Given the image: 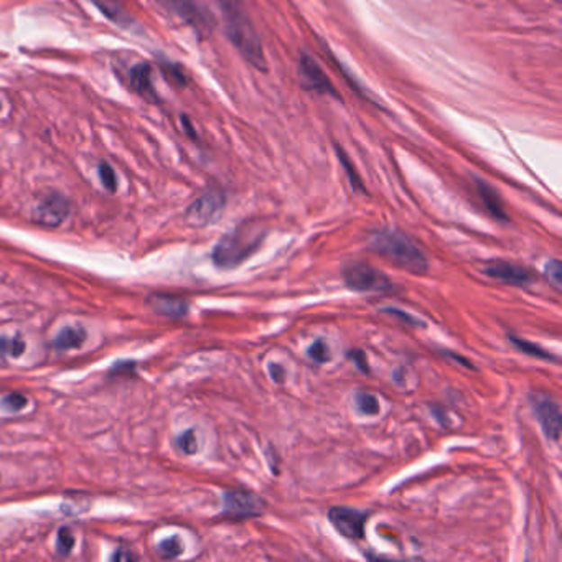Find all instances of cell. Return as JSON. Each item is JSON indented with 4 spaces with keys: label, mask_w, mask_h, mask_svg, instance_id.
<instances>
[{
    "label": "cell",
    "mask_w": 562,
    "mask_h": 562,
    "mask_svg": "<svg viewBox=\"0 0 562 562\" xmlns=\"http://www.w3.org/2000/svg\"><path fill=\"white\" fill-rule=\"evenodd\" d=\"M216 5L223 15L224 30L234 49L240 51V55L252 68L266 71L267 59L262 49L261 39L256 33L241 0H216Z\"/></svg>",
    "instance_id": "cell-1"
},
{
    "label": "cell",
    "mask_w": 562,
    "mask_h": 562,
    "mask_svg": "<svg viewBox=\"0 0 562 562\" xmlns=\"http://www.w3.org/2000/svg\"><path fill=\"white\" fill-rule=\"evenodd\" d=\"M267 230L259 222H244L224 234L214 246L212 258L220 269H234L261 248Z\"/></svg>",
    "instance_id": "cell-2"
},
{
    "label": "cell",
    "mask_w": 562,
    "mask_h": 562,
    "mask_svg": "<svg viewBox=\"0 0 562 562\" xmlns=\"http://www.w3.org/2000/svg\"><path fill=\"white\" fill-rule=\"evenodd\" d=\"M368 248L411 274H424L429 269L424 251L406 233L396 230L375 231L369 238Z\"/></svg>",
    "instance_id": "cell-3"
},
{
    "label": "cell",
    "mask_w": 562,
    "mask_h": 562,
    "mask_svg": "<svg viewBox=\"0 0 562 562\" xmlns=\"http://www.w3.org/2000/svg\"><path fill=\"white\" fill-rule=\"evenodd\" d=\"M154 2L167 15H172L174 19L188 25L200 37L210 35V32L213 29V19L210 12L200 4V0H154Z\"/></svg>",
    "instance_id": "cell-4"
},
{
    "label": "cell",
    "mask_w": 562,
    "mask_h": 562,
    "mask_svg": "<svg viewBox=\"0 0 562 562\" xmlns=\"http://www.w3.org/2000/svg\"><path fill=\"white\" fill-rule=\"evenodd\" d=\"M343 281L355 292H389L393 289L388 276L368 262H349L343 269Z\"/></svg>",
    "instance_id": "cell-5"
},
{
    "label": "cell",
    "mask_w": 562,
    "mask_h": 562,
    "mask_svg": "<svg viewBox=\"0 0 562 562\" xmlns=\"http://www.w3.org/2000/svg\"><path fill=\"white\" fill-rule=\"evenodd\" d=\"M224 514L231 520L258 518L266 510V502L249 490H230L223 494Z\"/></svg>",
    "instance_id": "cell-6"
},
{
    "label": "cell",
    "mask_w": 562,
    "mask_h": 562,
    "mask_svg": "<svg viewBox=\"0 0 562 562\" xmlns=\"http://www.w3.org/2000/svg\"><path fill=\"white\" fill-rule=\"evenodd\" d=\"M224 204L226 196L223 192L218 188H212L190 204V208L186 210V222L194 226L213 223L220 218V214L223 213Z\"/></svg>",
    "instance_id": "cell-7"
},
{
    "label": "cell",
    "mask_w": 562,
    "mask_h": 562,
    "mask_svg": "<svg viewBox=\"0 0 562 562\" xmlns=\"http://www.w3.org/2000/svg\"><path fill=\"white\" fill-rule=\"evenodd\" d=\"M329 520L343 538H349L353 541H359L365 538L368 513L347 506H333L329 512Z\"/></svg>",
    "instance_id": "cell-8"
},
{
    "label": "cell",
    "mask_w": 562,
    "mask_h": 562,
    "mask_svg": "<svg viewBox=\"0 0 562 562\" xmlns=\"http://www.w3.org/2000/svg\"><path fill=\"white\" fill-rule=\"evenodd\" d=\"M299 79H301L302 86L307 91H313L319 95H327V96L339 99V93L335 86L331 85L329 77L325 75V71L322 69L321 65L312 59L311 55L302 53L299 59Z\"/></svg>",
    "instance_id": "cell-9"
},
{
    "label": "cell",
    "mask_w": 562,
    "mask_h": 562,
    "mask_svg": "<svg viewBox=\"0 0 562 562\" xmlns=\"http://www.w3.org/2000/svg\"><path fill=\"white\" fill-rule=\"evenodd\" d=\"M531 406H533L536 419L543 427L544 434L554 442L559 440L561 437V407L549 396L533 394L531 396Z\"/></svg>",
    "instance_id": "cell-10"
},
{
    "label": "cell",
    "mask_w": 562,
    "mask_h": 562,
    "mask_svg": "<svg viewBox=\"0 0 562 562\" xmlns=\"http://www.w3.org/2000/svg\"><path fill=\"white\" fill-rule=\"evenodd\" d=\"M482 271H484L485 276L492 277L494 281L512 284V286H520V287L530 286V284H533L536 281V276L528 267L518 266V264H513V262L502 261V259L486 262Z\"/></svg>",
    "instance_id": "cell-11"
},
{
    "label": "cell",
    "mask_w": 562,
    "mask_h": 562,
    "mask_svg": "<svg viewBox=\"0 0 562 562\" xmlns=\"http://www.w3.org/2000/svg\"><path fill=\"white\" fill-rule=\"evenodd\" d=\"M69 214L68 200L61 195H50L41 200V204L33 212V222L55 228L67 220Z\"/></svg>",
    "instance_id": "cell-12"
},
{
    "label": "cell",
    "mask_w": 562,
    "mask_h": 562,
    "mask_svg": "<svg viewBox=\"0 0 562 562\" xmlns=\"http://www.w3.org/2000/svg\"><path fill=\"white\" fill-rule=\"evenodd\" d=\"M131 86L137 95L146 97L150 103H157L156 86L152 81V68L147 63H137L131 68Z\"/></svg>",
    "instance_id": "cell-13"
},
{
    "label": "cell",
    "mask_w": 562,
    "mask_h": 562,
    "mask_svg": "<svg viewBox=\"0 0 562 562\" xmlns=\"http://www.w3.org/2000/svg\"><path fill=\"white\" fill-rule=\"evenodd\" d=\"M149 305L160 315L170 317V319H182L188 313V304L180 297L174 295H164V294H156L149 297Z\"/></svg>",
    "instance_id": "cell-14"
},
{
    "label": "cell",
    "mask_w": 562,
    "mask_h": 562,
    "mask_svg": "<svg viewBox=\"0 0 562 562\" xmlns=\"http://www.w3.org/2000/svg\"><path fill=\"white\" fill-rule=\"evenodd\" d=\"M476 188H478V194L484 202L485 208L490 212V214L500 222H508V214L504 212L502 198L494 186L486 184V182H482V180H476Z\"/></svg>",
    "instance_id": "cell-15"
},
{
    "label": "cell",
    "mask_w": 562,
    "mask_h": 562,
    "mask_svg": "<svg viewBox=\"0 0 562 562\" xmlns=\"http://www.w3.org/2000/svg\"><path fill=\"white\" fill-rule=\"evenodd\" d=\"M91 4H95L97 9L104 14V17L114 22L121 27H131L134 25V20L131 19V15L127 14L121 0H89Z\"/></svg>",
    "instance_id": "cell-16"
},
{
    "label": "cell",
    "mask_w": 562,
    "mask_h": 562,
    "mask_svg": "<svg viewBox=\"0 0 562 562\" xmlns=\"http://www.w3.org/2000/svg\"><path fill=\"white\" fill-rule=\"evenodd\" d=\"M86 340V330L83 327H65L57 335L53 347L57 349H73L83 347Z\"/></svg>",
    "instance_id": "cell-17"
},
{
    "label": "cell",
    "mask_w": 562,
    "mask_h": 562,
    "mask_svg": "<svg viewBox=\"0 0 562 562\" xmlns=\"http://www.w3.org/2000/svg\"><path fill=\"white\" fill-rule=\"evenodd\" d=\"M510 341L513 343L516 349H520L524 355H530L533 358L546 359V361H557V357H554L551 351L544 349L543 347L536 345L533 341H528V340L518 339L514 335H508Z\"/></svg>",
    "instance_id": "cell-18"
},
{
    "label": "cell",
    "mask_w": 562,
    "mask_h": 562,
    "mask_svg": "<svg viewBox=\"0 0 562 562\" xmlns=\"http://www.w3.org/2000/svg\"><path fill=\"white\" fill-rule=\"evenodd\" d=\"M27 349L25 340L20 335L17 337H0V355L10 357V358H19Z\"/></svg>",
    "instance_id": "cell-19"
},
{
    "label": "cell",
    "mask_w": 562,
    "mask_h": 562,
    "mask_svg": "<svg viewBox=\"0 0 562 562\" xmlns=\"http://www.w3.org/2000/svg\"><path fill=\"white\" fill-rule=\"evenodd\" d=\"M357 407H358L359 412L365 414V416H376L379 412V401L375 394L371 393H358L357 394Z\"/></svg>",
    "instance_id": "cell-20"
},
{
    "label": "cell",
    "mask_w": 562,
    "mask_h": 562,
    "mask_svg": "<svg viewBox=\"0 0 562 562\" xmlns=\"http://www.w3.org/2000/svg\"><path fill=\"white\" fill-rule=\"evenodd\" d=\"M182 553H184V546H182L180 539L177 536L164 539L162 543L159 544V554L164 559H174V557H178Z\"/></svg>",
    "instance_id": "cell-21"
},
{
    "label": "cell",
    "mask_w": 562,
    "mask_h": 562,
    "mask_svg": "<svg viewBox=\"0 0 562 562\" xmlns=\"http://www.w3.org/2000/svg\"><path fill=\"white\" fill-rule=\"evenodd\" d=\"M544 276L546 279L553 284L556 291H561L562 286V266L559 259H551L544 266Z\"/></svg>",
    "instance_id": "cell-22"
},
{
    "label": "cell",
    "mask_w": 562,
    "mask_h": 562,
    "mask_svg": "<svg viewBox=\"0 0 562 562\" xmlns=\"http://www.w3.org/2000/svg\"><path fill=\"white\" fill-rule=\"evenodd\" d=\"M75 546V536L71 533L69 528H61L57 538V553L59 556H68Z\"/></svg>",
    "instance_id": "cell-23"
},
{
    "label": "cell",
    "mask_w": 562,
    "mask_h": 562,
    "mask_svg": "<svg viewBox=\"0 0 562 562\" xmlns=\"http://www.w3.org/2000/svg\"><path fill=\"white\" fill-rule=\"evenodd\" d=\"M177 446L180 447V450L186 456H194L195 452L198 450L194 429L185 431L184 434L177 439Z\"/></svg>",
    "instance_id": "cell-24"
},
{
    "label": "cell",
    "mask_w": 562,
    "mask_h": 562,
    "mask_svg": "<svg viewBox=\"0 0 562 562\" xmlns=\"http://www.w3.org/2000/svg\"><path fill=\"white\" fill-rule=\"evenodd\" d=\"M27 404H29V401H27V398H25L23 394H20V393H12L9 396H5V398L2 399V403H0L2 409L9 411V412L22 411L23 407H27Z\"/></svg>",
    "instance_id": "cell-25"
},
{
    "label": "cell",
    "mask_w": 562,
    "mask_h": 562,
    "mask_svg": "<svg viewBox=\"0 0 562 562\" xmlns=\"http://www.w3.org/2000/svg\"><path fill=\"white\" fill-rule=\"evenodd\" d=\"M337 154L340 156V160H341V165L345 167V170L349 172V182H351V186L355 188V190H358V192H365V186L361 184V180H359L358 174H357V170L353 168V165L349 164V157L343 154V150L337 147Z\"/></svg>",
    "instance_id": "cell-26"
},
{
    "label": "cell",
    "mask_w": 562,
    "mask_h": 562,
    "mask_svg": "<svg viewBox=\"0 0 562 562\" xmlns=\"http://www.w3.org/2000/svg\"><path fill=\"white\" fill-rule=\"evenodd\" d=\"M309 357H311L315 363H327V361H330V358H331L327 343L322 341V340H317V341L312 345L311 349H309Z\"/></svg>",
    "instance_id": "cell-27"
},
{
    "label": "cell",
    "mask_w": 562,
    "mask_h": 562,
    "mask_svg": "<svg viewBox=\"0 0 562 562\" xmlns=\"http://www.w3.org/2000/svg\"><path fill=\"white\" fill-rule=\"evenodd\" d=\"M99 177H101V182H103L106 190H109V192H116V174H114V170H113L111 165H99Z\"/></svg>",
    "instance_id": "cell-28"
},
{
    "label": "cell",
    "mask_w": 562,
    "mask_h": 562,
    "mask_svg": "<svg viewBox=\"0 0 562 562\" xmlns=\"http://www.w3.org/2000/svg\"><path fill=\"white\" fill-rule=\"evenodd\" d=\"M349 358L353 359V361L357 363V367H358L359 371H363V373H369L368 361H367V355H365V351H361V349H353V351H349Z\"/></svg>",
    "instance_id": "cell-29"
},
{
    "label": "cell",
    "mask_w": 562,
    "mask_h": 562,
    "mask_svg": "<svg viewBox=\"0 0 562 562\" xmlns=\"http://www.w3.org/2000/svg\"><path fill=\"white\" fill-rule=\"evenodd\" d=\"M113 561H136L137 556L127 549H117L116 553L111 556Z\"/></svg>",
    "instance_id": "cell-30"
},
{
    "label": "cell",
    "mask_w": 562,
    "mask_h": 562,
    "mask_svg": "<svg viewBox=\"0 0 562 562\" xmlns=\"http://www.w3.org/2000/svg\"><path fill=\"white\" fill-rule=\"evenodd\" d=\"M383 312H386V313H391V315H398L399 319H403V321L407 322V323L419 325V322H417L416 319H412L411 315H407V313L398 311V309H383Z\"/></svg>",
    "instance_id": "cell-31"
},
{
    "label": "cell",
    "mask_w": 562,
    "mask_h": 562,
    "mask_svg": "<svg viewBox=\"0 0 562 562\" xmlns=\"http://www.w3.org/2000/svg\"><path fill=\"white\" fill-rule=\"evenodd\" d=\"M269 371H271L272 379H274L276 383H282V381H284V376H286V371L282 369V367H279V365H276V363H274V365H271V368H269Z\"/></svg>",
    "instance_id": "cell-32"
},
{
    "label": "cell",
    "mask_w": 562,
    "mask_h": 562,
    "mask_svg": "<svg viewBox=\"0 0 562 562\" xmlns=\"http://www.w3.org/2000/svg\"><path fill=\"white\" fill-rule=\"evenodd\" d=\"M446 355L447 357H449V358L454 359V361H460V363H464V367H467V368H474V365H472V363H470L468 359L462 358V357H458V355H454V353H449V351H447Z\"/></svg>",
    "instance_id": "cell-33"
}]
</instances>
